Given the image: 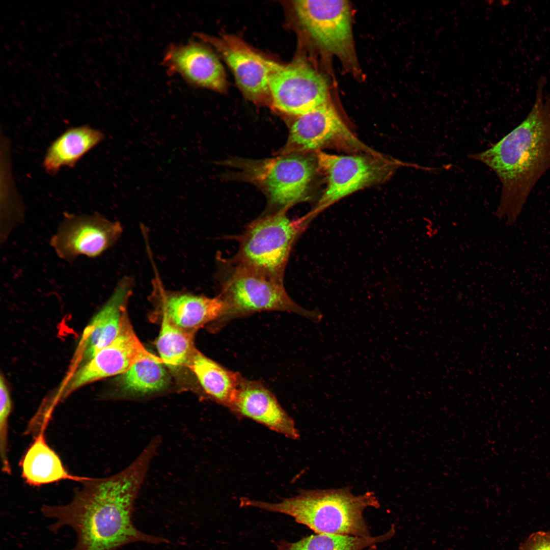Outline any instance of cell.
Returning a JSON list of instances; mask_svg holds the SVG:
<instances>
[{"label":"cell","mask_w":550,"mask_h":550,"mask_svg":"<svg viewBox=\"0 0 550 550\" xmlns=\"http://www.w3.org/2000/svg\"><path fill=\"white\" fill-rule=\"evenodd\" d=\"M159 447L150 441L120 472L104 478L89 477L80 483L69 503L44 505L43 515L54 520L50 529H72L77 538L73 550H117L132 542H166L164 538L141 532L131 520L135 501Z\"/></svg>","instance_id":"1"},{"label":"cell","mask_w":550,"mask_h":550,"mask_svg":"<svg viewBox=\"0 0 550 550\" xmlns=\"http://www.w3.org/2000/svg\"><path fill=\"white\" fill-rule=\"evenodd\" d=\"M546 80L537 81L534 103L525 119L488 149L469 154L491 169L502 189L496 216L514 225L528 198L542 176L550 169V94L545 96Z\"/></svg>","instance_id":"2"},{"label":"cell","mask_w":550,"mask_h":550,"mask_svg":"<svg viewBox=\"0 0 550 550\" xmlns=\"http://www.w3.org/2000/svg\"><path fill=\"white\" fill-rule=\"evenodd\" d=\"M240 506L289 515L316 534L367 537L371 535L364 512L369 507L378 508L380 504L373 492L355 496L346 487L302 490L273 503L243 498Z\"/></svg>","instance_id":"3"},{"label":"cell","mask_w":550,"mask_h":550,"mask_svg":"<svg viewBox=\"0 0 550 550\" xmlns=\"http://www.w3.org/2000/svg\"><path fill=\"white\" fill-rule=\"evenodd\" d=\"M310 222L306 216L291 220L285 211L261 217L239 237V249L230 261L283 282L293 244Z\"/></svg>","instance_id":"4"},{"label":"cell","mask_w":550,"mask_h":550,"mask_svg":"<svg viewBox=\"0 0 550 550\" xmlns=\"http://www.w3.org/2000/svg\"><path fill=\"white\" fill-rule=\"evenodd\" d=\"M295 152L260 160H241L235 164L245 179L266 195L276 212L307 200L318 170L317 155Z\"/></svg>","instance_id":"5"},{"label":"cell","mask_w":550,"mask_h":550,"mask_svg":"<svg viewBox=\"0 0 550 550\" xmlns=\"http://www.w3.org/2000/svg\"><path fill=\"white\" fill-rule=\"evenodd\" d=\"M228 273L221 282L219 295L226 304L222 316L216 321L224 324L230 320L255 312L280 311L295 313L314 321L322 317L318 311H309L294 301L283 282L230 261Z\"/></svg>","instance_id":"6"},{"label":"cell","mask_w":550,"mask_h":550,"mask_svg":"<svg viewBox=\"0 0 550 550\" xmlns=\"http://www.w3.org/2000/svg\"><path fill=\"white\" fill-rule=\"evenodd\" d=\"M316 155L318 170L325 175L326 184L316 205L307 214L311 220L340 200L387 179L401 166L422 169L420 165L378 154L335 155L319 151Z\"/></svg>","instance_id":"7"},{"label":"cell","mask_w":550,"mask_h":550,"mask_svg":"<svg viewBox=\"0 0 550 550\" xmlns=\"http://www.w3.org/2000/svg\"><path fill=\"white\" fill-rule=\"evenodd\" d=\"M146 359L162 361L160 357L149 352L143 346L135 334L126 309L115 339L74 371L55 401L57 402L87 384L122 374L136 363Z\"/></svg>","instance_id":"8"},{"label":"cell","mask_w":550,"mask_h":550,"mask_svg":"<svg viewBox=\"0 0 550 550\" xmlns=\"http://www.w3.org/2000/svg\"><path fill=\"white\" fill-rule=\"evenodd\" d=\"M271 103L285 113L299 116L327 102L325 79L305 64L274 62L269 78Z\"/></svg>","instance_id":"9"},{"label":"cell","mask_w":550,"mask_h":550,"mask_svg":"<svg viewBox=\"0 0 550 550\" xmlns=\"http://www.w3.org/2000/svg\"><path fill=\"white\" fill-rule=\"evenodd\" d=\"M123 231L119 222L101 215H65L50 244L61 259L71 261L84 256L95 258L112 246Z\"/></svg>","instance_id":"10"},{"label":"cell","mask_w":550,"mask_h":550,"mask_svg":"<svg viewBox=\"0 0 550 550\" xmlns=\"http://www.w3.org/2000/svg\"><path fill=\"white\" fill-rule=\"evenodd\" d=\"M294 7L300 23L319 45L343 60L353 57L347 1L297 0Z\"/></svg>","instance_id":"11"},{"label":"cell","mask_w":550,"mask_h":550,"mask_svg":"<svg viewBox=\"0 0 550 550\" xmlns=\"http://www.w3.org/2000/svg\"><path fill=\"white\" fill-rule=\"evenodd\" d=\"M338 145L375 154L352 133L328 103L298 116L290 128L281 154L312 152L328 145Z\"/></svg>","instance_id":"12"},{"label":"cell","mask_w":550,"mask_h":550,"mask_svg":"<svg viewBox=\"0 0 550 550\" xmlns=\"http://www.w3.org/2000/svg\"><path fill=\"white\" fill-rule=\"evenodd\" d=\"M196 35L219 53L245 97L254 102L271 103L269 78L275 62L265 58L236 36Z\"/></svg>","instance_id":"13"},{"label":"cell","mask_w":550,"mask_h":550,"mask_svg":"<svg viewBox=\"0 0 550 550\" xmlns=\"http://www.w3.org/2000/svg\"><path fill=\"white\" fill-rule=\"evenodd\" d=\"M150 297L158 313L166 315L179 327L195 333L206 324L217 320L226 309L219 295L208 297L168 290L156 273L152 281Z\"/></svg>","instance_id":"14"},{"label":"cell","mask_w":550,"mask_h":550,"mask_svg":"<svg viewBox=\"0 0 550 550\" xmlns=\"http://www.w3.org/2000/svg\"><path fill=\"white\" fill-rule=\"evenodd\" d=\"M230 409L236 416L251 419L289 438L299 437L292 419L274 395L257 381L241 376Z\"/></svg>","instance_id":"15"},{"label":"cell","mask_w":550,"mask_h":550,"mask_svg":"<svg viewBox=\"0 0 550 550\" xmlns=\"http://www.w3.org/2000/svg\"><path fill=\"white\" fill-rule=\"evenodd\" d=\"M163 62L172 73H178L193 85L223 92L227 87L224 68L207 47L195 42L174 45L167 50Z\"/></svg>","instance_id":"16"},{"label":"cell","mask_w":550,"mask_h":550,"mask_svg":"<svg viewBox=\"0 0 550 550\" xmlns=\"http://www.w3.org/2000/svg\"><path fill=\"white\" fill-rule=\"evenodd\" d=\"M133 285V281L131 278H122L85 328L78 346L80 366L109 345L117 336L123 313L127 309L132 294Z\"/></svg>","instance_id":"17"},{"label":"cell","mask_w":550,"mask_h":550,"mask_svg":"<svg viewBox=\"0 0 550 550\" xmlns=\"http://www.w3.org/2000/svg\"><path fill=\"white\" fill-rule=\"evenodd\" d=\"M46 430H41L34 437L24 455L20 461L21 476L32 486L71 480L79 483L89 477L71 474L65 468L56 452L47 444Z\"/></svg>","instance_id":"18"},{"label":"cell","mask_w":550,"mask_h":550,"mask_svg":"<svg viewBox=\"0 0 550 550\" xmlns=\"http://www.w3.org/2000/svg\"><path fill=\"white\" fill-rule=\"evenodd\" d=\"M104 139L100 131L89 126L67 130L50 145L44 156L46 172L56 174L63 167H73L86 153Z\"/></svg>","instance_id":"19"},{"label":"cell","mask_w":550,"mask_h":550,"mask_svg":"<svg viewBox=\"0 0 550 550\" xmlns=\"http://www.w3.org/2000/svg\"><path fill=\"white\" fill-rule=\"evenodd\" d=\"M188 368L195 374L204 393L212 400L230 409L241 375L210 359L197 349Z\"/></svg>","instance_id":"20"},{"label":"cell","mask_w":550,"mask_h":550,"mask_svg":"<svg viewBox=\"0 0 550 550\" xmlns=\"http://www.w3.org/2000/svg\"><path fill=\"white\" fill-rule=\"evenodd\" d=\"M395 532V526L392 525L384 533L367 537L316 534L295 542L281 541L277 547V550H381L376 544L389 540Z\"/></svg>","instance_id":"21"},{"label":"cell","mask_w":550,"mask_h":550,"mask_svg":"<svg viewBox=\"0 0 550 550\" xmlns=\"http://www.w3.org/2000/svg\"><path fill=\"white\" fill-rule=\"evenodd\" d=\"M156 341V347L163 364L171 368L187 367L197 350L195 333L183 329L164 315Z\"/></svg>","instance_id":"22"},{"label":"cell","mask_w":550,"mask_h":550,"mask_svg":"<svg viewBox=\"0 0 550 550\" xmlns=\"http://www.w3.org/2000/svg\"><path fill=\"white\" fill-rule=\"evenodd\" d=\"M163 362L146 359L136 363L121 375L119 383L123 391L144 395L161 391L169 383Z\"/></svg>","instance_id":"23"},{"label":"cell","mask_w":550,"mask_h":550,"mask_svg":"<svg viewBox=\"0 0 550 550\" xmlns=\"http://www.w3.org/2000/svg\"><path fill=\"white\" fill-rule=\"evenodd\" d=\"M12 408L9 391L5 389L0 392V455L3 473L11 474V467L9 459V419Z\"/></svg>","instance_id":"24"},{"label":"cell","mask_w":550,"mask_h":550,"mask_svg":"<svg viewBox=\"0 0 550 550\" xmlns=\"http://www.w3.org/2000/svg\"><path fill=\"white\" fill-rule=\"evenodd\" d=\"M519 550H550V531L531 534L521 544Z\"/></svg>","instance_id":"25"}]
</instances>
